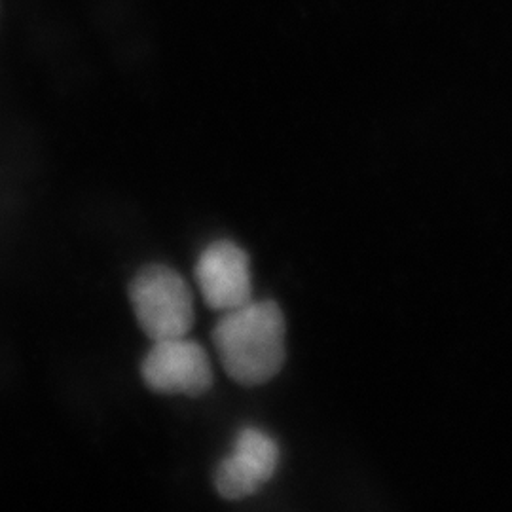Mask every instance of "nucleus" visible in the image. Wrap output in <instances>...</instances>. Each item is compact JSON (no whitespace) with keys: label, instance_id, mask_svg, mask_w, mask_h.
<instances>
[{"label":"nucleus","instance_id":"nucleus-3","mask_svg":"<svg viewBox=\"0 0 512 512\" xmlns=\"http://www.w3.org/2000/svg\"><path fill=\"white\" fill-rule=\"evenodd\" d=\"M141 376L156 393L188 397L207 393L215 380L207 351L186 336L156 340L141 363Z\"/></svg>","mask_w":512,"mask_h":512},{"label":"nucleus","instance_id":"nucleus-5","mask_svg":"<svg viewBox=\"0 0 512 512\" xmlns=\"http://www.w3.org/2000/svg\"><path fill=\"white\" fill-rule=\"evenodd\" d=\"M196 281L209 308L228 311L251 300L249 256L230 239L209 243L198 256Z\"/></svg>","mask_w":512,"mask_h":512},{"label":"nucleus","instance_id":"nucleus-2","mask_svg":"<svg viewBox=\"0 0 512 512\" xmlns=\"http://www.w3.org/2000/svg\"><path fill=\"white\" fill-rule=\"evenodd\" d=\"M139 327L152 342L186 336L194 325V298L177 270L164 264L141 268L129 283Z\"/></svg>","mask_w":512,"mask_h":512},{"label":"nucleus","instance_id":"nucleus-1","mask_svg":"<svg viewBox=\"0 0 512 512\" xmlns=\"http://www.w3.org/2000/svg\"><path fill=\"white\" fill-rule=\"evenodd\" d=\"M287 323L274 300H249L222 311L213 342L226 374L247 387L266 384L287 359Z\"/></svg>","mask_w":512,"mask_h":512},{"label":"nucleus","instance_id":"nucleus-4","mask_svg":"<svg viewBox=\"0 0 512 512\" xmlns=\"http://www.w3.org/2000/svg\"><path fill=\"white\" fill-rule=\"evenodd\" d=\"M279 444L264 429H239L232 450L215 471V488L224 499L238 501L258 492L277 471Z\"/></svg>","mask_w":512,"mask_h":512}]
</instances>
